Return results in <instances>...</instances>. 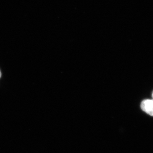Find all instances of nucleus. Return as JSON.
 I'll return each instance as SVG.
<instances>
[{
	"instance_id": "3",
	"label": "nucleus",
	"mask_w": 153,
	"mask_h": 153,
	"mask_svg": "<svg viewBox=\"0 0 153 153\" xmlns=\"http://www.w3.org/2000/svg\"><path fill=\"white\" fill-rule=\"evenodd\" d=\"M152 96H153V95H152Z\"/></svg>"
},
{
	"instance_id": "1",
	"label": "nucleus",
	"mask_w": 153,
	"mask_h": 153,
	"mask_svg": "<svg viewBox=\"0 0 153 153\" xmlns=\"http://www.w3.org/2000/svg\"><path fill=\"white\" fill-rule=\"evenodd\" d=\"M141 109L148 114L153 116V100H146L141 104Z\"/></svg>"
},
{
	"instance_id": "2",
	"label": "nucleus",
	"mask_w": 153,
	"mask_h": 153,
	"mask_svg": "<svg viewBox=\"0 0 153 153\" xmlns=\"http://www.w3.org/2000/svg\"><path fill=\"white\" fill-rule=\"evenodd\" d=\"M1 71H0V78H1Z\"/></svg>"
}]
</instances>
